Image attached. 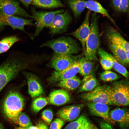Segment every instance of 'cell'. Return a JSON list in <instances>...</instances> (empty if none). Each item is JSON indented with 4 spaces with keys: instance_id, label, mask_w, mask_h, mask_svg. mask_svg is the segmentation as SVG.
Wrapping results in <instances>:
<instances>
[{
    "instance_id": "16",
    "label": "cell",
    "mask_w": 129,
    "mask_h": 129,
    "mask_svg": "<svg viewBox=\"0 0 129 129\" xmlns=\"http://www.w3.org/2000/svg\"><path fill=\"white\" fill-rule=\"evenodd\" d=\"M106 42L118 45L123 48L127 52H129V43L115 28L112 27L108 28L104 34Z\"/></svg>"
},
{
    "instance_id": "35",
    "label": "cell",
    "mask_w": 129,
    "mask_h": 129,
    "mask_svg": "<svg viewBox=\"0 0 129 129\" xmlns=\"http://www.w3.org/2000/svg\"><path fill=\"white\" fill-rule=\"evenodd\" d=\"M100 62L103 69L105 70H109L113 68L112 64L109 61L100 58Z\"/></svg>"
},
{
    "instance_id": "21",
    "label": "cell",
    "mask_w": 129,
    "mask_h": 129,
    "mask_svg": "<svg viewBox=\"0 0 129 129\" xmlns=\"http://www.w3.org/2000/svg\"><path fill=\"white\" fill-rule=\"evenodd\" d=\"M49 103L56 106L64 104L70 100V97L66 90L59 89L54 90L50 94L48 98Z\"/></svg>"
},
{
    "instance_id": "12",
    "label": "cell",
    "mask_w": 129,
    "mask_h": 129,
    "mask_svg": "<svg viewBox=\"0 0 129 129\" xmlns=\"http://www.w3.org/2000/svg\"><path fill=\"white\" fill-rule=\"evenodd\" d=\"M78 61L67 68L60 71H54L48 79L49 83H57L62 80L74 77L80 70Z\"/></svg>"
},
{
    "instance_id": "11",
    "label": "cell",
    "mask_w": 129,
    "mask_h": 129,
    "mask_svg": "<svg viewBox=\"0 0 129 129\" xmlns=\"http://www.w3.org/2000/svg\"><path fill=\"white\" fill-rule=\"evenodd\" d=\"M0 11L8 15L32 18L31 15L21 7L19 2L15 0H0Z\"/></svg>"
},
{
    "instance_id": "34",
    "label": "cell",
    "mask_w": 129,
    "mask_h": 129,
    "mask_svg": "<svg viewBox=\"0 0 129 129\" xmlns=\"http://www.w3.org/2000/svg\"><path fill=\"white\" fill-rule=\"evenodd\" d=\"M64 124V121L61 119L56 118L51 123L50 129H61Z\"/></svg>"
},
{
    "instance_id": "27",
    "label": "cell",
    "mask_w": 129,
    "mask_h": 129,
    "mask_svg": "<svg viewBox=\"0 0 129 129\" xmlns=\"http://www.w3.org/2000/svg\"><path fill=\"white\" fill-rule=\"evenodd\" d=\"M20 39V38L18 36L14 35L3 38L0 41V54L7 52Z\"/></svg>"
},
{
    "instance_id": "6",
    "label": "cell",
    "mask_w": 129,
    "mask_h": 129,
    "mask_svg": "<svg viewBox=\"0 0 129 129\" xmlns=\"http://www.w3.org/2000/svg\"><path fill=\"white\" fill-rule=\"evenodd\" d=\"M80 97L87 102L113 105L111 97L110 86L107 84L99 86L91 91L83 93Z\"/></svg>"
},
{
    "instance_id": "32",
    "label": "cell",
    "mask_w": 129,
    "mask_h": 129,
    "mask_svg": "<svg viewBox=\"0 0 129 129\" xmlns=\"http://www.w3.org/2000/svg\"><path fill=\"white\" fill-rule=\"evenodd\" d=\"M17 124L21 126L28 128L32 126V123L28 116L24 113L21 112L17 119Z\"/></svg>"
},
{
    "instance_id": "23",
    "label": "cell",
    "mask_w": 129,
    "mask_h": 129,
    "mask_svg": "<svg viewBox=\"0 0 129 129\" xmlns=\"http://www.w3.org/2000/svg\"><path fill=\"white\" fill-rule=\"evenodd\" d=\"M78 90L79 92H89L99 86V83L93 70L89 74L84 76Z\"/></svg>"
},
{
    "instance_id": "13",
    "label": "cell",
    "mask_w": 129,
    "mask_h": 129,
    "mask_svg": "<svg viewBox=\"0 0 129 129\" xmlns=\"http://www.w3.org/2000/svg\"><path fill=\"white\" fill-rule=\"evenodd\" d=\"M90 11H88L86 12L84 21L79 27L69 34L75 37L80 41L83 53L85 49L86 42L90 32Z\"/></svg>"
},
{
    "instance_id": "15",
    "label": "cell",
    "mask_w": 129,
    "mask_h": 129,
    "mask_svg": "<svg viewBox=\"0 0 129 129\" xmlns=\"http://www.w3.org/2000/svg\"><path fill=\"white\" fill-rule=\"evenodd\" d=\"M87 105L91 114L102 118L109 124L114 123L109 117L110 110L109 105L103 103L91 102H87Z\"/></svg>"
},
{
    "instance_id": "5",
    "label": "cell",
    "mask_w": 129,
    "mask_h": 129,
    "mask_svg": "<svg viewBox=\"0 0 129 129\" xmlns=\"http://www.w3.org/2000/svg\"><path fill=\"white\" fill-rule=\"evenodd\" d=\"M110 86L111 101L113 105L126 106L129 103V85L127 80L114 82Z\"/></svg>"
},
{
    "instance_id": "30",
    "label": "cell",
    "mask_w": 129,
    "mask_h": 129,
    "mask_svg": "<svg viewBox=\"0 0 129 129\" xmlns=\"http://www.w3.org/2000/svg\"><path fill=\"white\" fill-rule=\"evenodd\" d=\"M48 98L39 97L35 99L33 102L32 108L34 112H38L48 103Z\"/></svg>"
},
{
    "instance_id": "36",
    "label": "cell",
    "mask_w": 129,
    "mask_h": 129,
    "mask_svg": "<svg viewBox=\"0 0 129 129\" xmlns=\"http://www.w3.org/2000/svg\"><path fill=\"white\" fill-rule=\"evenodd\" d=\"M129 8V0H120L118 11L121 12L127 11Z\"/></svg>"
},
{
    "instance_id": "31",
    "label": "cell",
    "mask_w": 129,
    "mask_h": 129,
    "mask_svg": "<svg viewBox=\"0 0 129 129\" xmlns=\"http://www.w3.org/2000/svg\"><path fill=\"white\" fill-rule=\"evenodd\" d=\"M99 77L102 81L107 82L115 81L118 79L120 77L115 73L108 70L100 73Z\"/></svg>"
},
{
    "instance_id": "2",
    "label": "cell",
    "mask_w": 129,
    "mask_h": 129,
    "mask_svg": "<svg viewBox=\"0 0 129 129\" xmlns=\"http://www.w3.org/2000/svg\"><path fill=\"white\" fill-rule=\"evenodd\" d=\"M25 101L24 97L18 91L14 90L9 91L3 102V111L7 117L17 123L18 118L23 109Z\"/></svg>"
},
{
    "instance_id": "39",
    "label": "cell",
    "mask_w": 129,
    "mask_h": 129,
    "mask_svg": "<svg viewBox=\"0 0 129 129\" xmlns=\"http://www.w3.org/2000/svg\"><path fill=\"white\" fill-rule=\"evenodd\" d=\"M120 0H112V4L115 9L118 11L120 4Z\"/></svg>"
},
{
    "instance_id": "33",
    "label": "cell",
    "mask_w": 129,
    "mask_h": 129,
    "mask_svg": "<svg viewBox=\"0 0 129 129\" xmlns=\"http://www.w3.org/2000/svg\"><path fill=\"white\" fill-rule=\"evenodd\" d=\"M52 111L50 109H46L42 113V117L43 120L48 124H49L53 118Z\"/></svg>"
},
{
    "instance_id": "9",
    "label": "cell",
    "mask_w": 129,
    "mask_h": 129,
    "mask_svg": "<svg viewBox=\"0 0 129 129\" xmlns=\"http://www.w3.org/2000/svg\"><path fill=\"white\" fill-rule=\"evenodd\" d=\"M83 54L76 55L60 54L54 52L48 63L49 65L56 71H60L68 67L82 57Z\"/></svg>"
},
{
    "instance_id": "42",
    "label": "cell",
    "mask_w": 129,
    "mask_h": 129,
    "mask_svg": "<svg viewBox=\"0 0 129 129\" xmlns=\"http://www.w3.org/2000/svg\"></svg>"
},
{
    "instance_id": "37",
    "label": "cell",
    "mask_w": 129,
    "mask_h": 129,
    "mask_svg": "<svg viewBox=\"0 0 129 129\" xmlns=\"http://www.w3.org/2000/svg\"><path fill=\"white\" fill-rule=\"evenodd\" d=\"M100 126L101 129H113L110 124L106 121L101 122Z\"/></svg>"
},
{
    "instance_id": "25",
    "label": "cell",
    "mask_w": 129,
    "mask_h": 129,
    "mask_svg": "<svg viewBox=\"0 0 129 129\" xmlns=\"http://www.w3.org/2000/svg\"><path fill=\"white\" fill-rule=\"evenodd\" d=\"M82 81L77 76L61 81L57 83L56 85L62 88L71 91L74 90L81 85Z\"/></svg>"
},
{
    "instance_id": "19",
    "label": "cell",
    "mask_w": 129,
    "mask_h": 129,
    "mask_svg": "<svg viewBox=\"0 0 129 129\" xmlns=\"http://www.w3.org/2000/svg\"><path fill=\"white\" fill-rule=\"evenodd\" d=\"M113 55L121 64L124 66L129 64V52H127L122 47L115 44L106 42Z\"/></svg>"
},
{
    "instance_id": "22",
    "label": "cell",
    "mask_w": 129,
    "mask_h": 129,
    "mask_svg": "<svg viewBox=\"0 0 129 129\" xmlns=\"http://www.w3.org/2000/svg\"><path fill=\"white\" fill-rule=\"evenodd\" d=\"M64 129H98L85 115H81L68 124Z\"/></svg>"
},
{
    "instance_id": "29",
    "label": "cell",
    "mask_w": 129,
    "mask_h": 129,
    "mask_svg": "<svg viewBox=\"0 0 129 129\" xmlns=\"http://www.w3.org/2000/svg\"><path fill=\"white\" fill-rule=\"evenodd\" d=\"M80 70L79 73L84 76L90 73L93 70L94 65V61L86 59L82 57L78 60Z\"/></svg>"
},
{
    "instance_id": "14",
    "label": "cell",
    "mask_w": 129,
    "mask_h": 129,
    "mask_svg": "<svg viewBox=\"0 0 129 129\" xmlns=\"http://www.w3.org/2000/svg\"><path fill=\"white\" fill-rule=\"evenodd\" d=\"M84 107L83 104L66 106L59 110L57 113V115L64 121L72 122L79 117Z\"/></svg>"
},
{
    "instance_id": "4",
    "label": "cell",
    "mask_w": 129,
    "mask_h": 129,
    "mask_svg": "<svg viewBox=\"0 0 129 129\" xmlns=\"http://www.w3.org/2000/svg\"><path fill=\"white\" fill-rule=\"evenodd\" d=\"M49 48L57 53L76 54L82 51L77 41L69 36H62L47 41L40 46Z\"/></svg>"
},
{
    "instance_id": "26",
    "label": "cell",
    "mask_w": 129,
    "mask_h": 129,
    "mask_svg": "<svg viewBox=\"0 0 129 129\" xmlns=\"http://www.w3.org/2000/svg\"><path fill=\"white\" fill-rule=\"evenodd\" d=\"M31 3L37 7L45 8H54L64 6L60 0H32Z\"/></svg>"
},
{
    "instance_id": "3",
    "label": "cell",
    "mask_w": 129,
    "mask_h": 129,
    "mask_svg": "<svg viewBox=\"0 0 129 129\" xmlns=\"http://www.w3.org/2000/svg\"><path fill=\"white\" fill-rule=\"evenodd\" d=\"M91 22L90 32L86 42L85 49L84 54L86 59L91 61H98L97 52L100 48V40L98 17L96 13L92 14Z\"/></svg>"
},
{
    "instance_id": "17",
    "label": "cell",
    "mask_w": 129,
    "mask_h": 129,
    "mask_svg": "<svg viewBox=\"0 0 129 129\" xmlns=\"http://www.w3.org/2000/svg\"><path fill=\"white\" fill-rule=\"evenodd\" d=\"M109 116L114 123H118L122 129H125L128 126L129 111L127 109L116 108L109 112Z\"/></svg>"
},
{
    "instance_id": "38",
    "label": "cell",
    "mask_w": 129,
    "mask_h": 129,
    "mask_svg": "<svg viewBox=\"0 0 129 129\" xmlns=\"http://www.w3.org/2000/svg\"><path fill=\"white\" fill-rule=\"evenodd\" d=\"M27 129H48L47 126L44 124H39L37 126H32L27 128Z\"/></svg>"
},
{
    "instance_id": "10",
    "label": "cell",
    "mask_w": 129,
    "mask_h": 129,
    "mask_svg": "<svg viewBox=\"0 0 129 129\" xmlns=\"http://www.w3.org/2000/svg\"><path fill=\"white\" fill-rule=\"evenodd\" d=\"M72 20V17L67 10L62 13L56 14L48 27L50 33L54 35L64 32Z\"/></svg>"
},
{
    "instance_id": "7",
    "label": "cell",
    "mask_w": 129,
    "mask_h": 129,
    "mask_svg": "<svg viewBox=\"0 0 129 129\" xmlns=\"http://www.w3.org/2000/svg\"><path fill=\"white\" fill-rule=\"evenodd\" d=\"M64 10L61 9L50 11H36L33 8H31L32 18L36 21L35 31L34 37L39 35L45 27H48L51 24L54 16L56 14L63 12Z\"/></svg>"
},
{
    "instance_id": "40",
    "label": "cell",
    "mask_w": 129,
    "mask_h": 129,
    "mask_svg": "<svg viewBox=\"0 0 129 129\" xmlns=\"http://www.w3.org/2000/svg\"><path fill=\"white\" fill-rule=\"evenodd\" d=\"M23 4L26 7L28 8L32 2V0H20Z\"/></svg>"
},
{
    "instance_id": "41",
    "label": "cell",
    "mask_w": 129,
    "mask_h": 129,
    "mask_svg": "<svg viewBox=\"0 0 129 129\" xmlns=\"http://www.w3.org/2000/svg\"><path fill=\"white\" fill-rule=\"evenodd\" d=\"M15 129H27V128L22 127H18L16 128Z\"/></svg>"
},
{
    "instance_id": "20",
    "label": "cell",
    "mask_w": 129,
    "mask_h": 129,
    "mask_svg": "<svg viewBox=\"0 0 129 129\" xmlns=\"http://www.w3.org/2000/svg\"><path fill=\"white\" fill-rule=\"evenodd\" d=\"M97 54L101 58L106 59L112 63L113 68L126 79L129 77V73L124 66L120 64L112 55L108 53L103 49L99 48Z\"/></svg>"
},
{
    "instance_id": "1",
    "label": "cell",
    "mask_w": 129,
    "mask_h": 129,
    "mask_svg": "<svg viewBox=\"0 0 129 129\" xmlns=\"http://www.w3.org/2000/svg\"><path fill=\"white\" fill-rule=\"evenodd\" d=\"M36 58L34 54L21 51L11 52L0 64V92L21 72L28 68Z\"/></svg>"
},
{
    "instance_id": "18",
    "label": "cell",
    "mask_w": 129,
    "mask_h": 129,
    "mask_svg": "<svg viewBox=\"0 0 129 129\" xmlns=\"http://www.w3.org/2000/svg\"><path fill=\"white\" fill-rule=\"evenodd\" d=\"M22 72L26 78L28 85V93L31 97H35L42 95L44 93L43 90L35 76L25 71Z\"/></svg>"
},
{
    "instance_id": "24",
    "label": "cell",
    "mask_w": 129,
    "mask_h": 129,
    "mask_svg": "<svg viewBox=\"0 0 129 129\" xmlns=\"http://www.w3.org/2000/svg\"><path fill=\"white\" fill-rule=\"evenodd\" d=\"M85 5L86 7L89 10L95 13H99L104 15L116 25L114 20L106 10L98 2L93 0H85Z\"/></svg>"
},
{
    "instance_id": "28",
    "label": "cell",
    "mask_w": 129,
    "mask_h": 129,
    "mask_svg": "<svg viewBox=\"0 0 129 129\" xmlns=\"http://www.w3.org/2000/svg\"><path fill=\"white\" fill-rule=\"evenodd\" d=\"M66 1L76 17L79 16L86 7L84 0H66Z\"/></svg>"
},
{
    "instance_id": "8",
    "label": "cell",
    "mask_w": 129,
    "mask_h": 129,
    "mask_svg": "<svg viewBox=\"0 0 129 129\" xmlns=\"http://www.w3.org/2000/svg\"><path fill=\"white\" fill-rule=\"evenodd\" d=\"M33 19H28L16 16L5 14L0 11V32L6 27L8 26L13 29L25 31L26 26L34 25Z\"/></svg>"
}]
</instances>
